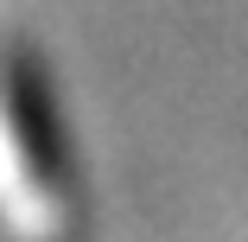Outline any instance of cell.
Returning <instances> with one entry per match:
<instances>
[{"instance_id": "6da1fadb", "label": "cell", "mask_w": 248, "mask_h": 242, "mask_svg": "<svg viewBox=\"0 0 248 242\" xmlns=\"http://www.w3.org/2000/svg\"><path fill=\"white\" fill-rule=\"evenodd\" d=\"M7 121H13V140L19 153L32 160L38 185H51L70 198V153H64V128H58V109H51V89L32 70V58H13L7 70Z\"/></svg>"}]
</instances>
